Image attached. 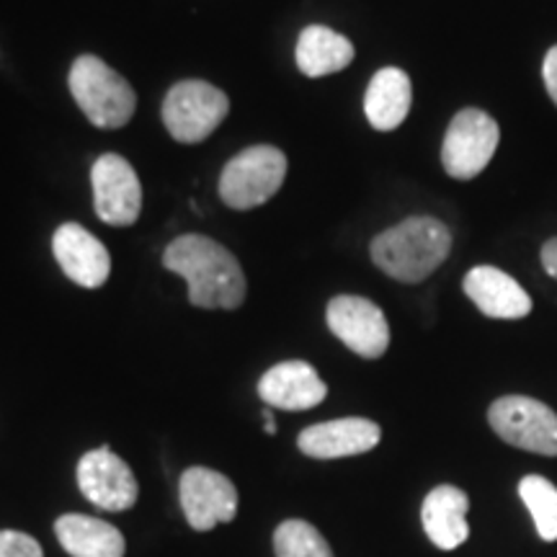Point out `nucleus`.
<instances>
[{
  "label": "nucleus",
  "instance_id": "f257e3e1",
  "mask_svg": "<svg viewBox=\"0 0 557 557\" xmlns=\"http://www.w3.org/2000/svg\"><path fill=\"white\" fill-rule=\"evenodd\" d=\"M163 267L184 276L189 302L201 310H235L246 299L240 261L207 235H181L163 253Z\"/></svg>",
  "mask_w": 557,
  "mask_h": 557
},
{
  "label": "nucleus",
  "instance_id": "f03ea898",
  "mask_svg": "<svg viewBox=\"0 0 557 557\" xmlns=\"http://www.w3.org/2000/svg\"><path fill=\"white\" fill-rule=\"evenodd\" d=\"M451 233L436 218H408L400 225L385 230L372 240L374 267L393 276L395 282L418 284L429 278L447 261Z\"/></svg>",
  "mask_w": 557,
  "mask_h": 557
},
{
  "label": "nucleus",
  "instance_id": "7ed1b4c3",
  "mask_svg": "<svg viewBox=\"0 0 557 557\" xmlns=\"http://www.w3.org/2000/svg\"><path fill=\"white\" fill-rule=\"evenodd\" d=\"M67 83L75 103L99 129H120L135 116V90L96 54H81L70 67Z\"/></svg>",
  "mask_w": 557,
  "mask_h": 557
},
{
  "label": "nucleus",
  "instance_id": "20e7f679",
  "mask_svg": "<svg viewBox=\"0 0 557 557\" xmlns=\"http://www.w3.org/2000/svg\"><path fill=\"white\" fill-rule=\"evenodd\" d=\"M287 176V156L271 145H253L235 156L220 173V199L230 209L267 205L282 189Z\"/></svg>",
  "mask_w": 557,
  "mask_h": 557
},
{
  "label": "nucleus",
  "instance_id": "39448f33",
  "mask_svg": "<svg viewBox=\"0 0 557 557\" xmlns=\"http://www.w3.org/2000/svg\"><path fill=\"white\" fill-rule=\"evenodd\" d=\"M230 101L225 90L205 81H181L163 101V124L176 143L197 145L225 122Z\"/></svg>",
  "mask_w": 557,
  "mask_h": 557
},
{
  "label": "nucleus",
  "instance_id": "423d86ee",
  "mask_svg": "<svg viewBox=\"0 0 557 557\" xmlns=\"http://www.w3.org/2000/svg\"><path fill=\"white\" fill-rule=\"evenodd\" d=\"M487 423L511 447L557 457V413L527 395H504L487 408Z\"/></svg>",
  "mask_w": 557,
  "mask_h": 557
},
{
  "label": "nucleus",
  "instance_id": "0eeeda50",
  "mask_svg": "<svg viewBox=\"0 0 557 557\" xmlns=\"http://www.w3.org/2000/svg\"><path fill=\"white\" fill-rule=\"evenodd\" d=\"M500 129L483 109H462L449 122L442 145L444 171L457 181H470L487 169L498 150Z\"/></svg>",
  "mask_w": 557,
  "mask_h": 557
},
{
  "label": "nucleus",
  "instance_id": "6e6552de",
  "mask_svg": "<svg viewBox=\"0 0 557 557\" xmlns=\"http://www.w3.org/2000/svg\"><path fill=\"white\" fill-rule=\"evenodd\" d=\"M90 186H94V209L99 220L114 227L135 225L143 212V184L127 158L116 152L96 158L90 169Z\"/></svg>",
  "mask_w": 557,
  "mask_h": 557
},
{
  "label": "nucleus",
  "instance_id": "1a4fd4ad",
  "mask_svg": "<svg viewBox=\"0 0 557 557\" xmlns=\"http://www.w3.org/2000/svg\"><path fill=\"white\" fill-rule=\"evenodd\" d=\"M329 329L341 344L364 359H380L389 346V323L377 305L367 297L338 295L325 310Z\"/></svg>",
  "mask_w": 557,
  "mask_h": 557
},
{
  "label": "nucleus",
  "instance_id": "9d476101",
  "mask_svg": "<svg viewBox=\"0 0 557 557\" xmlns=\"http://www.w3.org/2000/svg\"><path fill=\"white\" fill-rule=\"evenodd\" d=\"M178 498L186 521L197 532H209L218 524H227L238 513V491L233 480L209 468H189L181 475Z\"/></svg>",
  "mask_w": 557,
  "mask_h": 557
},
{
  "label": "nucleus",
  "instance_id": "9b49d317",
  "mask_svg": "<svg viewBox=\"0 0 557 557\" xmlns=\"http://www.w3.org/2000/svg\"><path fill=\"white\" fill-rule=\"evenodd\" d=\"M81 493L103 511H127L137 504L139 485L129 465L109 447L86 451L78 462Z\"/></svg>",
  "mask_w": 557,
  "mask_h": 557
},
{
  "label": "nucleus",
  "instance_id": "f8f14e48",
  "mask_svg": "<svg viewBox=\"0 0 557 557\" xmlns=\"http://www.w3.org/2000/svg\"><path fill=\"white\" fill-rule=\"evenodd\" d=\"M52 253L58 259L62 274L78 287L99 289L111 274V256L103 243L90 235L83 225L65 222L54 230Z\"/></svg>",
  "mask_w": 557,
  "mask_h": 557
},
{
  "label": "nucleus",
  "instance_id": "ddd939ff",
  "mask_svg": "<svg viewBox=\"0 0 557 557\" xmlns=\"http://www.w3.org/2000/svg\"><path fill=\"white\" fill-rule=\"evenodd\" d=\"M380 438V426L369 418H336L299 431L297 447L312 459H341L372 451Z\"/></svg>",
  "mask_w": 557,
  "mask_h": 557
},
{
  "label": "nucleus",
  "instance_id": "4468645a",
  "mask_svg": "<svg viewBox=\"0 0 557 557\" xmlns=\"http://www.w3.org/2000/svg\"><path fill=\"white\" fill-rule=\"evenodd\" d=\"M261 400L282 410H310L329 398V385L308 361H282L259 382Z\"/></svg>",
  "mask_w": 557,
  "mask_h": 557
},
{
  "label": "nucleus",
  "instance_id": "2eb2a0df",
  "mask_svg": "<svg viewBox=\"0 0 557 557\" xmlns=\"http://www.w3.org/2000/svg\"><path fill=\"white\" fill-rule=\"evenodd\" d=\"M462 287L465 295L487 318L519 320L532 312V297L527 295V289L496 267H475L468 271Z\"/></svg>",
  "mask_w": 557,
  "mask_h": 557
},
{
  "label": "nucleus",
  "instance_id": "dca6fc26",
  "mask_svg": "<svg viewBox=\"0 0 557 557\" xmlns=\"http://www.w3.org/2000/svg\"><path fill=\"white\" fill-rule=\"evenodd\" d=\"M470 498L468 493L459 491L455 485H438L423 498L421 506V524L426 537L434 542L438 549L449 553L465 545L470 537L468 524Z\"/></svg>",
  "mask_w": 557,
  "mask_h": 557
},
{
  "label": "nucleus",
  "instance_id": "f3484780",
  "mask_svg": "<svg viewBox=\"0 0 557 557\" xmlns=\"http://www.w3.org/2000/svg\"><path fill=\"white\" fill-rule=\"evenodd\" d=\"M410 103H413V88L400 67H382L380 73H374L364 96V114L374 129H398L406 122Z\"/></svg>",
  "mask_w": 557,
  "mask_h": 557
},
{
  "label": "nucleus",
  "instance_id": "a211bd4d",
  "mask_svg": "<svg viewBox=\"0 0 557 557\" xmlns=\"http://www.w3.org/2000/svg\"><path fill=\"white\" fill-rule=\"evenodd\" d=\"M62 549L70 557H124V534L109 521L83 513H65L54 521Z\"/></svg>",
  "mask_w": 557,
  "mask_h": 557
},
{
  "label": "nucleus",
  "instance_id": "6ab92c4d",
  "mask_svg": "<svg viewBox=\"0 0 557 557\" xmlns=\"http://www.w3.org/2000/svg\"><path fill=\"white\" fill-rule=\"evenodd\" d=\"M295 60L302 75H308V78H325V75L341 73V70L351 65L354 45L344 34L315 24L299 34Z\"/></svg>",
  "mask_w": 557,
  "mask_h": 557
},
{
  "label": "nucleus",
  "instance_id": "aec40b11",
  "mask_svg": "<svg viewBox=\"0 0 557 557\" xmlns=\"http://www.w3.org/2000/svg\"><path fill=\"white\" fill-rule=\"evenodd\" d=\"M519 496L532 513L540 537L557 542V487L542 475H527L519 480Z\"/></svg>",
  "mask_w": 557,
  "mask_h": 557
},
{
  "label": "nucleus",
  "instance_id": "412c9836",
  "mask_svg": "<svg viewBox=\"0 0 557 557\" xmlns=\"http://www.w3.org/2000/svg\"><path fill=\"white\" fill-rule=\"evenodd\" d=\"M274 549L276 557H333L323 534L302 519H287L278 524Z\"/></svg>",
  "mask_w": 557,
  "mask_h": 557
},
{
  "label": "nucleus",
  "instance_id": "4be33fe9",
  "mask_svg": "<svg viewBox=\"0 0 557 557\" xmlns=\"http://www.w3.org/2000/svg\"><path fill=\"white\" fill-rule=\"evenodd\" d=\"M0 557H45V555H41L39 542L29 537V534L3 529V532H0Z\"/></svg>",
  "mask_w": 557,
  "mask_h": 557
},
{
  "label": "nucleus",
  "instance_id": "5701e85b",
  "mask_svg": "<svg viewBox=\"0 0 557 557\" xmlns=\"http://www.w3.org/2000/svg\"><path fill=\"white\" fill-rule=\"evenodd\" d=\"M542 81H545L549 101L557 107V45L549 47L545 54V62H542Z\"/></svg>",
  "mask_w": 557,
  "mask_h": 557
},
{
  "label": "nucleus",
  "instance_id": "b1692460",
  "mask_svg": "<svg viewBox=\"0 0 557 557\" xmlns=\"http://www.w3.org/2000/svg\"><path fill=\"white\" fill-rule=\"evenodd\" d=\"M542 267H545V271L553 278H557V238H549L545 246H542Z\"/></svg>",
  "mask_w": 557,
  "mask_h": 557
},
{
  "label": "nucleus",
  "instance_id": "393cba45",
  "mask_svg": "<svg viewBox=\"0 0 557 557\" xmlns=\"http://www.w3.org/2000/svg\"><path fill=\"white\" fill-rule=\"evenodd\" d=\"M263 423H267V434L269 436H274L276 434V423H274V413H271V410H263Z\"/></svg>",
  "mask_w": 557,
  "mask_h": 557
}]
</instances>
